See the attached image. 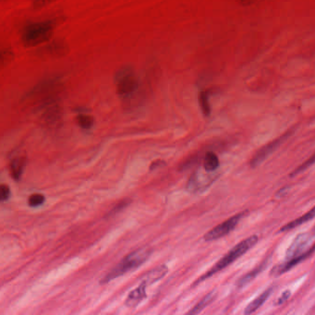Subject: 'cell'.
Instances as JSON below:
<instances>
[{
	"label": "cell",
	"instance_id": "277c9868",
	"mask_svg": "<svg viewBox=\"0 0 315 315\" xmlns=\"http://www.w3.org/2000/svg\"><path fill=\"white\" fill-rule=\"evenodd\" d=\"M54 23L52 20L29 23L21 35V40L26 47H35L48 41L53 35Z\"/></svg>",
	"mask_w": 315,
	"mask_h": 315
},
{
	"label": "cell",
	"instance_id": "cb8c5ba5",
	"mask_svg": "<svg viewBox=\"0 0 315 315\" xmlns=\"http://www.w3.org/2000/svg\"><path fill=\"white\" fill-rule=\"evenodd\" d=\"M290 296H291V292L289 290H286L285 292L282 293L281 296L279 297V298H278L276 305L280 306L284 304L287 301V299L290 298Z\"/></svg>",
	"mask_w": 315,
	"mask_h": 315
},
{
	"label": "cell",
	"instance_id": "52a82bcc",
	"mask_svg": "<svg viewBox=\"0 0 315 315\" xmlns=\"http://www.w3.org/2000/svg\"><path fill=\"white\" fill-rule=\"evenodd\" d=\"M217 176V174H203L196 171L189 179L187 190L192 193L204 192L216 180Z\"/></svg>",
	"mask_w": 315,
	"mask_h": 315
},
{
	"label": "cell",
	"instance_id": "e0dca14e",
	"mask_svg": "<svg viewBox=\"0 0 315 315\" xmlns=\"http://www.w3.org/2000/svg\"><path fill=\"white\" fill-rule=\"evenodd\" d=\"M215 298V294L213 292H210L206 296L204 297L196 305L192 308L185 315H198L201 312H203L204 309L209 305L212 301H213Z\"/></svg>",
	"mask_w": 315,
	"mask_h": 315
},
{
	"label": "cell",
	"instance_id": "7c38bea8",
	"mask_svg": "<svg viewBox=\"0 0 315 315\" xmlns=\"http://www.w3.org/2000/svg\"><path fill=\"white\" fill-rule=\"evenodd\" d=\"M27 165V157L19 155L10 161V174L15 181H19Z\"/></svg>",
	"mask_w": 315,
	"mask_h": 315
},
{
	"label": "cell",
	"instance_id": "d4e9b609",
	"mask_svg": "<svg viewBox=\"0 0 315 315\" xmlns=\"http://www.w3.org/2000/svg\"><path fill=\"white\" fill-rule=\"evenodd\" d=\"M165 165H166L165 161H162V160H157V161H155V162L152 163V165L150 166V169H151V170H155V169H157L158 167H163V166H165Z\"/></svg>",
	"mask_w": 315,
	"mask_h": 315
},
{
	"label": "cell",
	"instance_id": "9c48e42d",
	"mask_svg": "<svg viewBox=\"0 0 315 315\" xmlns=\"http://www.w3.org/2000/svg\"><path fill=\"white\" fill-rule=\"evenodd\" d=\"M314 251H315V244L314 246H312L309 250H307L305 253H303V254L298 256V257L294 258V259L289 260V261H285L284 262H282V263H280V264H278V265H276L275 267H273V268H272V271H271V273H270V275H271L272 277H276V278H278L279 276H281V275L287 273V272H288L290 269L295 267V266L298 265V263H300L301 262H303V261L307 259L308 257H310V256L313 254Z\"/></svg>",
	"mask_w": 315,
	"mask_h": 315
},
{
	"label": "cell",
	"instance_id": "603a6c76",
	"mask_svg": "<svg viewBox=\"0 0 315 315\" xmlns=\"http://www.w3.org/2000/svg\"><path fill=\"white\" fill-rule=\"evenodd\" d=\"M11 192H10V187L6 184H2L0 187V200L2 203L7 202L10 200Z\"/></svg>",
	"mask_w": 315,
	"mask_h": 315
},
{
	"label": "cell",
	"instance_id": "44dd1931",
	"mask_svg": "<svg viewBox=\"0 0 315 315\" xmlns=\"http://www.w3.org/2000/svg\"><path fill=\"white\" fill-rule=\"evenodd\" d=\"M46 202V197L43 194L40 193H35L30 196L28 200V204L30 207L33 208H37L42 206Z\"/></svg>",
	"mask_w": 315,
	"mask_h": 315
},
{
	"label": "cell",
	"instance_id": "7402d4cb",
	"mask_svg": "<svg viewBox=\"0 0 315 315\" xmlns=\"http://www.w3.org/2000/svg\"><path fill=\"white\" fill-rule=\"evenodd\" d=\"M130 204V200L129 199H125L123 201H121L120 204H117L113 209L112 211H110V213H108V216H111V215H114L116 213H120L122 210H124L125 208L128 207V205Z\"/></svg>",
	"mask_w": 315,
	"mask_h": 315
},
{
	"label": "cell",
	"instance_id": "d6986e66",
	"mask_svg": "<svg viewBox=\"0 0 315 315\" xmlns=\"http://www.w3.org/2000/svg\"><path fill=\"white\" fill-rule=\"evenodd\" d=\"M77 122L79 126L84 130H90L94 125V120L92 116L86 114H79L77 116Z\"/></svg>",
	"mask_w": 315,
	"mask_h": 315
},
{
	"label": "cell",
	"instance_id": "8992f818",
	"mask_svg": "<svg viewBox=\"0 0 315 315\" xmlns=\"http://www.w3.org/2000/svg\"><path fill=\"white\" fill-rule=\"evenodd\" d=\"M243 215L244 213H238L234 216H231L225 222L219 224L218 226H216L213 229H211L210 231L207 232L204 235V241L210 242V241H217L219 239H222L225 236H228L230 232L233 231L237 228L238 224L241 221Z\"/></svg>",
	"mask_w": 315,
	"mask_h": 315
},
{
	"label": "cell",
	"instance_id": "ba28073f",
	"mask_svg": "<svg viewBox=\"0 0 315 315\" xmlns=\"http://www.w3.org/2000/svg\"><path fill=\"white\" fill-rule=\"evenodd\" d=\"M311 241V236L308 233H302L299 234L296 237V239L290 244L288 247L286 253V261L294 259L298 256L305 253L307 250H309V245Z\"/></svg>",
	"mask_w": 315,
	"mask_h": 315
},
{
	"label": "cell",
	"instance_id": "ac0fdd59",
	"mask_svg": "<svg viewBox=\"0 0 315 315\" xmlns=\"http://www.w3.org/2000/svg\"><path fill=\"white\" fill-rule=\"evenodd\" d=\"M199 104L200 107L204 116L207 118L211 115V105L209 101V93L207 92H201L199 93Z\"/></svg>",
	"mask_w": 315,
	"mask_h": 315
},
{
	"label": "cell",
	"instance_id": "484cf974",
	"mask_svg": "<svg viewBox=\"0 0 315 315\" xmlns=\"http://www.w3.org/2000/svg\"></svg>",
	"mask_w": 315,
	"mask_h": 315
},
{
	"label": "cell",
	"instance_id": "4fadbf2b",
	"mask_svg": "<svg viewBox=\"0 0 315 315\" xmlns=\"http://www.w3.org/2000/svg\"><path fill=\"white\" fill-rule=\"evenodd\" d=\"M273 290H274V287H269L266 290H264L262 294H260L256 298H254L250 304H248V306L245 308L244 315H250L254 312H256L257 310H259L260 307L262 304H264V302L267 300L269 297L271 296V294L273 293Z\"/></svg>",
	"mask_w": 315,
	"mask_h": 315
},
{
	"label": "cell",
	"instance_id": "5b68a950",
	"mask_svg": "<svg viewBox=\"0 0 315 315\" xmlns=\"http://www.w3.org/2000/svg\"><path fill=\"white\" fill-rule=\"evenodd\" d=\"M294 130L290 129L287 130L286 132H284L281 136H279L278 138L273 140L272 141L268 142L267 144H265L264 146H262V148L259 149L255 155L253 156V158L250 159V166L251 168H255V167H259L260 165L265 161L267 158L276 151L278 150V147L286 141L287 138H289L291 136V134H293Z\"/></svg>",
	"mask_w": 315,
	"mask_h": 315
},
{
	"label": "cell",
	"instance_id": "5bb4252c",
	"mask_svg": "<svg viewBox=\"0 0 315 315\" xmlns=\"http://www.w3.org/2000/svg\"><path fill=\"white\" fill-rule=\"evenodd\" d=\"M267 266V260L263 261L260 263L259 265H257L255 268L252 269L249 273H247L246 275H244L242 278H240L237 281V287H245L246 285H248L250 281H252L254 278H256L257 276H259L260 274L266 268Z\"/></svg>",
	"mask_w": 315,
	"mask_h": 315
},
{
	"label": "cell",
	"instance_id": "7a4b0ae2",
	"mask_svg": "<svg viewBox=\"0 0 315 315\" xmlns=\"http://www.w3.org/2000/svg\"><path fill=\"white\" fill-rule=\"evenodd\" d=\"M257 242H258V236L253 235V236H250L249 238L241 241L237 245H235L231 250H228L223 256L222 258L213 265L212 268L209 269L201 278H198L195 281L193 286L199 285L200 283H202L205 280L212 278L213 276H214L215 274H217L218 272H220L224 269L227 268L228 266H229L235 261L241 258L243 254H245L248 250H250Z\"/></svg>",
	"mask_w": 315,
	"mask_h": 315
},
{
	"label": "cell",
	"instance_id": "30bf717a",
	"mask_svg": "<svg viewBox=\"0 0 315 315\" xmlns=\"http://www.w3.org/2000/svg\"><path fill=\"white\" fill-rule=\"evenodd\" d=\"M147 286L140 282L138 287L131 290L125 300V305L129 308H134L147 298Z\"/></svg>",
	"mask_w": 315,
	"mask_h": 315
},
{
	"label": "cell",
	"instance_id": "3957f363",
	"mask_svg": "<svg viewBox=\"0 0 315 315\" xmlns=\"http://www.w3.org/2000/svg\"><path fill=\"white\" fill-rule=\"evenodd\" d=\"M114 83L117 93L123 100H129L135 95L140 87L139 78L132 67L121 68L115 74Z\"/></svg>",
	"mask_w": 315,
	"mask_h": 315
},
{
	"label": "cell",
	"instance_id": "8fae6325",
	"mask_svg": "<svg viewBox=\"0 0 315 315\" xmlns=\"http://www.w3.org/2000/svg\"><path fill=\"white\" fill-rule=\"evenodd\" d=\"M167 273H168V267L167 264H160L147 272L141 278V283L145 284L148 287L150 285L157 283L162 278H165Z\"/></svg>",
	"mask_w": 315,
	"mask_h": 315
},
{
	"label": "cell",
	"instance_id": "ffe728a7",
	"mask_svg": "<svg viewBox=\"0 0 315 315\" xmlns=\"http://www.w3.org/2000/svg\"><path fill=\"white\" fill-rule=\"evenodd\" d=\"M315 164V153L312 156V157H310V158H308L306 161H304L301 165H299L298 167H296L291 173H290V175L289 176H296L298 175V174H300V173H302V172H304L305 170H307L309 167H312V166H314Z\"/></svg>",
	"mask_w": 315,
	"mask_h": 315
},
{
	"label": "cell",
	"instance_id": "9a60e30c",
	"mask_svg": "<svg viewBox=\"0 0 315 315\" xmlns=\"http://www.w3.org/2000/svg\"><path fill=\"white\" fill-rule=\"evenodd\" d=\"M315 217V206L313 207L308 213H304L302 216L297 218L295 220L291 221V222L287 223V225H285L284 227H282V228L280 229V232H287L294 229L298 227L303 225L304 223L309 222L312 219H314Z\"/></svg>",
	"mask_w": 315,
	"mask_h": 315
},
{
	"label": "cell",
	"instance_id": "2e32d148",
	"mask_svg": "<svg viewBox=\"0 0 315 315\" xmlns=\"http://www.w3.org/2000/svg\"><path fill=\"white\" fill-rule=\"evenodd\" d=\"M220 163L219 158L213 152H207L204 156V170L208 173L214 172L219 168Z\"/></svg>",
	"mask_w": 315,
	"mask_h": 315
},
{
	"label": "cell",
	"instance_id": "6da1fadb",
	"mask_svg": "<svg viewBox=\"0 0 315 315\" xmlns=\"http://www.w3.org/2000/svg\"><path fill=\"white\" fill-rule=\"evenodd\" d=\"M153 250L150 248H139L125 256L121 262L100 280V285H106L113 280L121 278L132 270L139 268L151 257Z\"/></svg>",
	"mask_w": 315,
	"mask_h": 315
}]
</instances>
